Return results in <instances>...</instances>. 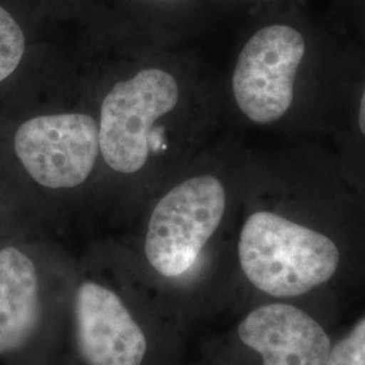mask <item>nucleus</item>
I'll return each instance as SVG.
<instances>
[{
	"label": "nucleus",
	"instance_id": "9",
	"mask_svg": "<svg viewBox=\"0 0 365 365\" xmlns=\"http://www.w3.org/2000/svg\"><path fill=\"white\" fill-rule=\"evenodd\" d=\"M26 51V38L13 15L0 6V83L10 78Z\"/></svg>",
	"mask_w": 365,
	"mask_h": 365
},
{
	"label": "nucleus",
	"instance_id": "11",
	"mask_svg": "<svg viewBox=\"0 0 365 365\" xmlns=\"http://www.w3.org/2000/svg\"><path fill=\"white\" fill-rule=\"evenodd\" d=\"M359 128L365 137V88L360 99V108H359Z\"/></svg>",
	"mask_w": 365,
	"mask_h": 365
},
{
	"label": "nucleus",
	"instance_id": "4",
	"mask_svg": "<svg viewBox=\"0 0 365 365\" xmlns=\"http://www.w3.org/2000/svg\"><path fill=\"white\" fill-rule=\"evenodd\" d=\"M306 49L303 33L289 24L265 25L247 41L232 88L235 105L250 122L269 125L287 114Z\"/></svg>",
	"mask_w": 365,
	"mask_h": 365
},
{
	"label": "nucleus",
	"instance_id": "5",
	"mask_svg": "<svg viewBox=\"0 0 365 365\" xmlns=\"http://www.w3.org/2000/svg\"><path fill=\"white\" fill-rule=\"evenodd\" d=\"M14 149L29 176L51 190L86 182L101 155L98 119L86 113H58L27 119Z\"/></svg>",
	"mask_w": 365,
	"mask_h": 365
},
{
	"label": "nucleus",
	"instance_id": "2",
	"mask_svg": "<svg viewBox=\"0 0 365 365\" xmlns=\"http://www.w3.org/2000/svg\"><path fill=\"white\" fill-rule=\"evenodd\" d=\"M180 86L163 68H145L118 81L101 105V155L108 168L133 175L144 170L160 122L179 105Z\"/></svg>",
	"mask_w": 365,
	"mask_h": 365
},
{
	"label": "nucleus",
	"instance_id": "8",
	"mask_svg": "<svg viewBox=\"0 0 365 365\" xmlns=\"http://www.w3.org/2000/svg\"><path fill=\"white\" fill-rule=\"evenodd\" d=\"M38 274L34 262L14 247L0 250V353L25 345L38 327Z\"/></svg>",
	"mask_w": 365,
	"mask_h": 365
},
{
	"label": "nucleus",
	"instance_id": "10",
	"mask_svg": "<svg viewBox=\"0 0 365 365\" xmlns=\"http://www.w3.org/2000/svg\"><path fill=\"white\" fill-rule=\"evenodd\" d=\"M325 365H365V318L330 349Z\"/></svg>",
	"mask_w": 365,
	"mask_h": 365
},
{
	"label": "nucleus",
	"instance_id": "3",
	"mask_svg": "<svg viewBox=\"0 0 365 365\" xmlns=\"http://www.w3.org/2000/svg\"><path fill=\"white\" fill-rule=\"evenodd\" d=\"M226 191L212 175L179 182L163 196L150 215L145 255L165 277L185 274L221 225Z\"/></svg>",
	"mask_w": 365,
	"mask_h": 365
},
{
	"label": "nucleus",
	"instance_id": "6",
	"mask_svg": "<svg viewBox=\"0 0 365 365\" xmlns=\"http://www.w3.org/2000/svg\"><path fill=\"white\" fill-rule=\"evenodd\" d=\"M76 329L81 359L87 365H141L144 331L117 294L86 282L76 295Z\"/></svg>",
	"mask_w": 365,
	"mask_h": 365
},
{
	"label": "nucleus",
	"instance_id": "1",
	"mask_svg": "<svg viewBox=\"0 0 365 365\" xmlns=\"http://www.w3.org/2000/svg\"><path fill=\"white\" fill-rule=\"evenodd\" d=\"M238 257L249 282L276 298L299 297L327 283L339 264L329 237L269 211L245 221Z\"/></svg>",
	"mask_w": 365,
	"mask_h": 365
},
{
	"label": "nucleus",
	"instance_id": "7",
	"mask_svg": "<svg viewBox=\"0 0 365 365\" xmlns=\"http://www.w3.org/2000/svg\"><path fill=\"white\" fill-rule=\"evenodd\" d=\"M238 336L264 365H325L331 349L322 327L298 307L274 303L253 310Z\"/></svg>",
	"mask_w": 365,
	"mask_h": 365
},
{
	"label": "nucleus",
	"instance_id": "12",
	"mask_svg": "<svg viewBox=\"0 0 365 365\" xmlns=\"http://www.w3.org/2000/svg\"><path fill=\"white\" fill-rule=\"evenodd\" d=\"M165 1H167V0H165Z\"/></svg>",
	"mask_w": 365,
	"mask_h": 365
}]
</instances>
